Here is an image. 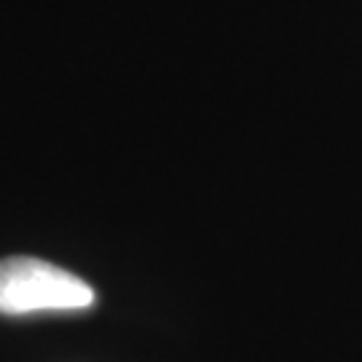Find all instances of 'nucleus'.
Listing matches in <instances>:
<instances>
[{"label": "nucleus", "mask_w": 362, "mask_h": 362, "mask_svg": "<svg viewBox=\"0 0 362 362\" xmlns=\"http://www.w3.org/2000/svg\"><path fill=\"white\" fill-rule=\"evenodd\" d=\"M94 303V290L81 276L40 258L0 260V314L78 311Z\"/></svg>", "instance_id": "obj_1"}]
</instances>
